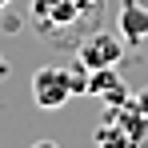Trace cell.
I'll return each instance as SVG.
<instances>
[{"label": "cell", "mask_w": 148, "mask_h": 148, "mask_svg": "<svg viewBox=\"0 0 148 148\" xmlns=\"http://www.w3.org/2000/svg\"><path fill=\"white\" fill-rule=\"evenodd\" d=\"M72 96V72L60 64H44L32 72V100L36 108H60L64 100Z\"/></svg>", "instance_id": "obj_3"}, {"label": "cell", "mask_w": 148, "mask_h": 148, "mask_svg": "<svg viewBox=\"0 0 148 148\" xmlns=\"http://www.w3.org/2000/svg\"><path fill=\"white\" fill-rule=\"evenodd\" d=\"M124 56V36L116 32H104V28H92L84 32V40L76 44V60L92 72V68H108V64H120Z\"/></svg>", "instance_id": "obj_2"}, {"label": "cell", "mask_w": 148, "mask_h": 148, "mask_svg": "<svg viewBox=\"0 0 148 148\" xmlns=\"http://www.w3.org/2000/svg\"><path fill=\"white\" fill-rule=\"evenodd\" d=\"M4 4H8V0H0V8H4Z\"/></svg>", "instance_id": "obj_9"}, {"label": "cell", "mask_w": 148, "mask_h": 148, "mask_svg": "<svg viewBox=\"0 0 148 148\" xmlns=\"http://www.w3.org/2000/svg\"><path fill=\"white\" fill-rule=\"evenodd\" d=\"M4 72H8V64H4V56H0V76H4Z\"/></svg>", "instance_id": "obj_8"}, {"label": "cell", "mask_w": 148, "mask_h": 148, "mask_svg": "<svg viewBox=\"0 0 148 148\" xmlns=\"http://www.w3.org/2000/svg\"><path fill=\"white\" fill-rule=\"evenodd\" d=\"M32 28L44 36L64 44L68 36L92 32L96 20L104 16V0H32Z\"/></svg>", "instance_id": "obj_1"}, {"label": "cell", "mask_w": 148, "mask_h": 148, "mask_svg": "<svg viewBox=\"0 0 148 148\" xmlns=\"http://www.w3.org/2000/svg\"><path fill=\"white\" fill-rule=\"evenodd\" d=\"M108 116L120 124V132L128 136V148H148V112L132 108L124 100V104H108Z\"/></svg>", "instance_id": "obj_4"}, {"label": "cell", "mask_w": 148, "mask_h": 148, "mask_svg": "<svg viewBox=\"0 0 148 148\" xmlns=\"http://www.w3.org/2000/svg\"><path fill=\"white\" fill-rule=\"evenodd\" d=\"M88 96H100L104 104H124L132 92L124 88L116 64H108V68H92V72H88Z\"/></svg>", "instance_id": "obj_5"}, {"label": "cell", "mask_w": 148, "mask_h": 148, "mask_svg": "<svg viewBox=\"0 0 148 148\" xmlns=\"http://www.w3.org/2000/svg\"><path fill=\"white\" fill-rule=\"evenodd\" d=\"M120 36H124V44H144L148 40V8L140 4V0H124L120 4Z\"/></svg>", "instance_id": "obj_6"}, {"label": "cell", "mask_w": 148, "mask_h": 148, "mask_svg": "<svg viewBox=\"0 0 148 148\" xmlns=\"http://www.w3.org/2000/svg\"><path fill=\"white\" fill-rule=\"evenodd\" d=\"M128 104H132V108H140V112H148V88H144V92H132Z\"/></svg>", "instance_id": "obj_7"}]
</instances>
